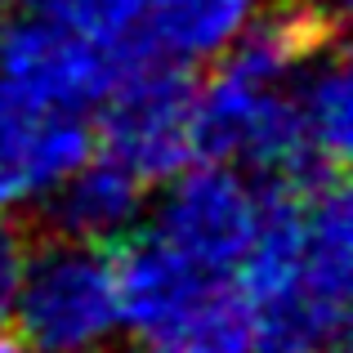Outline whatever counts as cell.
<instances>
[{
  "instance_id": "6da1fadb",
  "label": "cell",
  "mask_w": 353,
  "mask_h": 353,
  "mask_svg": "<svg viewBox=\"0 0 353 353\" xmlns=\"http://www.w3.org/2000/svg\"><path fill=\"white\" fill-rule=\"evenodd\" d=\"M259 228L237 264L255 353H345L353 215L345 179L264 183Z\"/></svg>"
},
{
  "instance_id": "7a4b0ae2",
  "label": "cell",
  "mask_w": 353,
  "mask_h": 353,
  "mask_svg": "<svg viewBox=\"0 0 353 353\" xmlns=\"http://www.w3.org/2000/svg\"><path fill=\"white\" fill-rule=\"evenodd\" d=\"M14 322L36 353H103L121 331L112 246L36 233L27 241Z\"/></svg>"
},
{
  "instance_id": "9a60e30c",
  "label": "cell",
  "mask_w": 353,
  "mask_h": 353,
  "mask_svg": "<svg viewBox=\"0 0 353 353\" xmlns=\"http://www.w3.org/2000/svg\"><path fill=\"white\" fill-rule=\"evenodd\" d=\"M327 5H340V0H327Z\"/></svg>"
},
{
  "instance_id": "3957f363",
  "label": "cell",
  "mask_w": 353,
  "mask_h": 353,
  "mask_svg": "<svg viewBox=\"0 0 353 353\" xmlns=\"http://www.w3.org/2000/svg\"><path fill=\"white\" fill-rule=\"evenodd\" d=\"M99 143V152L125 165L143 188L188 170L197 161V81L188 68L152 50L130 54L103 94Z\"/></svg>"
},
{
  "instance_id": "9c48e42d",
  "label": "cell",
  "mask_w": 353,
  "mask_h": 353,
  "mask_svg": "<svg viewBox=\"0 0 353 353\" xmlns=\"http://www.w3.org/2000/svg\"><path fill=\"white\" fill-rule=\"evenodd\" d=\"M134 353H255L250 304L228 277H210L188 304L139 331Z\"/></svg>"
},
{
  "instance_id": "4fadbf2b",
  "label": "cell",
  "mask_w": 353,
  "mask_h": 353,
  "mask_svg": "<svg viewBox=\"0 0 353 353\" xmlns=\"http://www.w3.org/2000/svg\"><path fill=\"white\" fill-rule=\"evenodd\" d=\"M27 241H32V228H23L9 215H0V331L14 322L18 286H23V264H27Z\"/></svg>"
},
{
  "instance_id": "5bb4252c",
  "label": "cell",
  "mask_w": 353,
  "mask_h": 353,
  "mask_svg": "<svg viewBox=\"0 0 353 353\" xmlns=\"http://www.w3.org/2000/svg\"><path fill=\"white\" fill-rule=\"evenodd\" d=\"M0 353H36L32 345H14V340H5V331H0Z\"/></svg>"
},
{
  "instance_id": "7c38bea8",
  "label": "cell",
  "mask_w": 353,
  "mask_h": 353,
  "mask_svg": "<svg viewBox=\"0 0 353 353\" xmlns=\"http://www.w3.org/2000/svg\"><path fill=\"white\" fill-rule=\"evenodd\" d=\"M27 9L59 18L63 27H72L77 36H85L90 45L108 54H130L148 50L143 45V0H27Z\"/></svg>"
},
{
  "instance_id": "8992f818",
  "label": "cell",
  "mask_w": 353,
  "mask_h": 353,
  "mask_svg": "<svg viewBox=\"0 0 353 353\" xmlns=\"http://www.w3.org/2000/svg\"><path fill=\"white\" fill-rule=\"evenodd\" d=\"M94 157V130L81 112L36 108L0 85V215L41 201Z\"/></svg>"
},
{
  "instance_id": "5b68a950",
  "label": "cell",
  "mask_w": 353,
  "mask_h": 353,
  "mask_svg": "<svg viewBox=\"0 0 353 353\" xmlns=\"http://www.w3.org/2000/svg\"><path fill=\"white\" fill-rule=\"evenodd\" d=\"M125 59L90 45L50 14H14L0 23V85L36 108L85 112L103 103Z\"/></svg>"
},
{
  "instance_id": "30bf717a",
  "label": "cell",
  "mask_w": 353,
  "mask_h": 353,
  "mask_svg": "<svg viewBox=\"0 0 353 353\" xmlns=\"http://www.w3.org/2000/svg\"><path fill=\"white\" fill-rule=\"evenodd\" d=\"M264 0H143V45L170 63L219 59Z\"/></svg>"
},
{
  "instance_id": "52a82bcc",
  "label": "cell",
  "mask_w": 353,
  "mask_h": 353,
  "mask_svg": "<svg viewBox=\"0 0 353 353\" xmlns=\"http://www.w3.org/2000/svg\"><path fill=\"white\" fill-rule=\"evenodd\" d=\"M143 192H148L143 183L125 165H117L112 157H90L59 188L45 192V210H41L36 233L112 246V241L134 233L139 215H143Z\"/></svg>"
},
{
  "instance_id": "8fae6325",
  "label": "cell",
  "mask_w": 353,
  "mask_h": 353,
  "mask_svg": "<svg viewBox=\"0 0 353 353\" xmlns=\"http://www.w3.org/2000/svg\"><path fill=\"white\" fill-rule=\"evenodd\" d=\"M291 103L300 117L304 143L331 170H345L353 148V77L345 45H331L291 77Z\"/></svg>"
},
{
  "instance_id": "ba28073f",
  "label": "cell",
  "mask_w": 353,
  "mask_h": 353,
  "mask_svg": "<svg viewBox=\"0 0 353 353\" xmlns=\"http://www.w3.org/2000/svg\"><path fill=\"white\" fill-rule=\"evenodd\" d=\"M117 259V300H121V327L139 331L157 327L161 318H170L179 304H188L201 286L210 282V273L192 268L179 250H170L161 237H121Z\"/></svg>"
},
{
  "instance_id": "277c9868",
  "label": "cell",
  "mask_w": 353,
  "mask_h": 353,
  "mask_svg": "<svg viewBox=\"0 0 353 353\" xmlns=\"http://www.w3.org/2000/svg\"><path fill=\"white\" fill-rule=\"evenodd\" d=\"M259 188L241 179L237 165L206 161L174 174L148 233L179 250L192 268L210 277L237 273L259 228Z\"/></svg>"
}]
</instances>
